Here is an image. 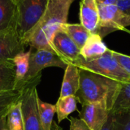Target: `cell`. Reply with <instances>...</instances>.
Masks as SVG:
<instances>
[{"label":"cell","mask_w":130,"mask_h":130,"mask_svg":"<svg viewBox=\"0 0 130 130\" xmlns=\"http://www.w3.org/2000/svg\"><path fill=\"white\" fill-rule=\"evenodd\" d=\"M75 0H50L47 8L30 33L24 38V44L31 48L53 51L50 41L56 31L67 23L70 6ZM54 52V51H53Z\"/></svg>","instance_id":"cell-1"},{"label":"cell","mask_w":130,"mask_h":130,"mask_svg":"<svg viewBox=\"0 0 130 130\" xmlns=\"http://www.w3.org/2000/svg\"><path fill=\"white\" fill-rule=\"evenodd\" d=\"M79 89L75 94L78 103H99L111 112L122 83L83 69H79Z\"/></svg>","instance_id":"cell-2"},{"label":"cell","mask_w":130,"mask_h":130,"mask_svg":"<svg viewBox=\"0 0 130 130\" xmlns=\"http://www.w3.org/2000/svg\"><path fill=\"white\" fill-rule=\"evenodd\" d=\"M112 50L108 49L103 55L91 61L80 57L72 64L79 69L91 71L120 83L130 81V74L126 72L114 58Z\"/></svg>","instance_id":"cell-3"},{"label":"cell","mask_w":130,"mask_h":130,"mask_svg":"<svg viewBox=\"0 0 130 130\" xmlns=\"http://www.w3.org/2000/svg\"><path fill=\"white\" fill-rule=\"evenodd\" d=\"M41 77L42 74L30 80L21 82L24 84L23 93L20 100L24 130H43L40 119L37 103L39 97L37 92V86L40 82Z\"/></svg>","instance_id":"cell-4"},{"label":"cell","mask_w":130,"mask_h":130,"mask_svg":"<svg viewBox=\"0 0 130 130\" xmlns=\"http://www.w3.org/2000/svg\"><path fill=\"white\" fill-rule=\"evenodd\" d=\"M50 0H20L17 2L16 31L23 41L45 13Z\"/></svg>","instance_id":"cell-5"},{"label":"cell","mask_w":130,"mask_h":130,"mask_svg":"<svg viewBox=\"0 0 130 130\" xmlns=\"http://www.w3.org/2000/svg\"><path fill=\"white\" fill-rule=\"evenodd\" d=\"M67 65L68 64L60 58L55 52L46 49H37L31 53L29 69L23 80H28L41 74L42 70L45 68L56 67L66 69Z\"/></svg>","instance_id":"cell-6"},{"label":"cell","mask_w":130,"mask_h":130,"mask_svg":"<svg viewBox=\"0 0 130 130\" xmlns=\"http://www.w3.org/2000/svg\"><path fill=\"white\" fill-rule=\"evenodd\" d=\"M99 11V26L98 34L102 38L117 30H123V19L126 15L122 12L118 7L114 5H98Z\"/></svg>","instance_id":"cell-7"},{"label":"cell","mask_w":130,"mask_h":130,"mask_svg":"<svg viewBox=\"0 0 130 130\" xmlns=\"http://www.w3.org/2000/svg\"><path fill=\"white\" fill-rule=\"evenodd\" d=\"M53 51L66 64L72 63L80 57V49L62 29L55 33L50 41Z\"/></svg>","instance_id":"cell-8"},{"label":"cell","mask_w":130,"mask_h":130,"mask_svg":"<svg viewBox=\"0 0 130 130\" xmlns=\"http://www.w3.org/2000/svg\"><path fill=\"white\" fill-rule=\"evenodd\" d=\"M110 111L99 103H87L82 105L79 119L83 120L91 130H101L107 123Z\"/></svg>","instance_id":"cell-9"},{"label":"cell","mask_w":130,"mask_h":130,"mask_svg":"<svg viewBox=\"0 0 130 130\" xmlns=\"http://www.w3.org/2000/svg\"><path fill=\"white\" fill-rule=\"evenodd\" d=\"M25 47L16 28L0 33V62L13 61L18 54L24 51Z\"/></svg>","instance_id":"cell-10"},{"label":"cell","mask_w":130,"mask_h":130,"mask_svg":"<svg viewBox=\"0 0 130 130\" xmlns=\"http://www.w3.org/2000/svg\"><path fill=\"white\" fill-rule=\"evenodd\" d=\"M80 21L91 34H97L99 26V11L96 0H82L80 2Z\"/></svg>","instance_id":"cell-11"},{"label":"cell","mask_w":130,"mask_h":130,"mask_svg":"<svg viewBox=\"0 0 130 130\" xmlns=\"http://www.w3.org/2000/svg\"><path fill=\"white\" fill-rule=\"evenodd\" d=\"M17 2L14 0H0V33L16 28Z\"/></svg>","instance_id":"cell-12"},{"label":"cell","mask_w":130,"mask_h":130,"mask_svg":"<svg viewBox=\"0 0 130 130\" xmlns=\"http://www.w3.org/2000/svg\"><path fill=\"white\" fill-rule=\"evenodd\" d=\"M80 74L79 69L72 63H69L65 69V74L62 84L59 97L75 96L79 89Z\"/></svg>","instance_id":"cell-13"},{"label":"cell","mask_w":130,"mask_h":130,"mask_svg":"<svg viewBox=\"0 0 130 130\" xmlns=\"http://www.w3.org/2000/svg\"><path fill=\"white\" fill-rule=\"evenodd\" d=\"M109 48L98 34H91L80 50V55L85 61H91L103 55Z\"/></svg>","instance_id":"cell-14"},{"label":"cell","mask_w":130,"mask_h":130,"mask_svg":"<svg viewBox=\"0 0 130 130\" xmlns=\"http://www.w3.org/2000/svg\"><path fill=\"white\" fill-rule=\"evenodd\" d=\"M24 84L20 83L16 88L0 93V119L7 116L11 108L18 103L23 93Z\"/></svg>","instance_id":"cell-15"},{"label":"cell","mask_w":130,"mask_h":130,"mask_svg":"<svg viewBox=\"0 0 130 130\" xmlns=\"http://www.w3.org/2000/svg\"><path fill=\"white\" fill-rule=\"evenodd\" d=\"M16 87L15 67L13 61L0 62V93Z\"/></svg>","instance_id":"cell-16"},{"label":"cell","mask_w":130,"mask_h":130,"mask_svg":"<svg viewBox=\"0 0 130 130\" xmlns=\"http://www.w3.org/2000/svg\"><path fill=\"white\" fill-rule=\"evenodd\" d=\"M61 29L69 35V37L75 42L80 50L91 34V33L81 24L66 23L62 25Z\"/></svg>","instance_id":"cell-17"},{"label":"cell","mask_w":130,"mask_h":130,"mask_svg":"<svg viewBox=\"0 0 130 130\" xmlns=\"http://www.w3.org/2000/svg\"><path fill=\"white\" fill-rule=\"evenodd\" d=\"M78 103V101L75 96H67L59 98L56 104L59 123H61L63 120L67 119L71 113L77 110Z\"/></svg>","instance_id":"cell-18"},{"label":"cell","mask_w":130,"mask_h":130,"mask_svg":"<svg viewBox=\"0 0 130 130\" xmlns=\"http://www.w3.org/2000/svg\"><path fill=\"white\" fill-rule=\"evenodd\" d=\"M31 53H32V48H30L27 52L23 51L18 54L13 59V63L15 67L16 85L21 83L24 79L25 76L27 74Z\"/></svg>","instance_id":"cell-19"},{"label":"cell","mask_w":130,"mask_h":130,"mask_svg":"<svg viewBox=\"0 0 130 130\" xmlns=\"http://www.w3.org/2000/svg\"><path fill=\"white\" fill-rule=\"evenodd\" d=\"M38 109L41 126L43 130H51L53 125V118L56 113V105H53L42 101L39 97L37 99Z\"/></svg>","instance_id":"cell-20"},{"label":"cell","mask_w":130,"mask_h":130,"mask_svg":"<svg viewBox=\"0 0 130 130\" xmlns=\"http://www.w3.org/2000/svg\"><path fill=\"white\" fill-rule=\"evenodd\" d=\"M130 109V81L122 83L111 113Z\"/></svg>","instance_id":"cell-21"},{"label":"cell","mask_w":130,"mask_h":130,"mask_svg":"<svg viewBox=\"0 0 130 130\" xmlns=\"http://www.w3.org/2000/svg\"><path fill=\"white\" fill-rule=\"evenodd\" d=\"M7 128L8 130H24L20 101L14 104L7 114Z\"/></svg>","instance_id":"cell-22"},{"label":"cell","mask_w":130,"mask_h":130,"mask_svg":"<svg viewBox=\"0 0 130 130\" xmlns=\"http://www.w3.org/2000/svg\"><path fill=\"white\" fill-rule=\"evenodd\" d=\"M113 113V130H130V109Z\"/></svg>","instance_id":"cell-23"},{"label":"cell","mask_w":130,"mask_h":130,"mask_svg":"<svg viewBox=\"0 0 130 130\" xmlns=\"http://www.w3.org/2000/svg\"><path fill=\"white\" fill-rule=\"evenodd\" d=\"M114 58L119 63V64L123 68V70L130 74V56L116 52L114 51H112Z\"/></svg>","instance_id":"cell-24"},{"label":"cell","mask_w":130,"mask_h":130,"mask_svg":"<svg viewBox=\"0 0 130 130\" xmlns=\"http://www.w3.org/2000/svg\"><path fill=\"white\" fill-rule=\"evenodd\" d=\"M69 120L70 122L69 130H91L83 120L79 118L71 117Z\"/></svg>","instance_id":"cell-25"},{"label":"cell","mask_w":130,"mask_h":130,"mask_svg":"<svg viewBox=\"0 0 130 130\" xmlns=\"http://www.w3.org/2000/svg\"><path fill=\"white\" fill-rule=\"evenodd\" d=\"M116 5L122 12L130 16V0H118Z\"/></svg>","instance_id":"cell-26"},{"label":"cell","mask_w":130,"mask_h":130,"mask_svg":"<svg viewBox=\"0 0 130 130\" xmlns=\"http://www.w3.org/2000/svg\"><path fill=\"white\" fill-rule=\"evenodd\" d=\"M101 130H113V113L110 112L108 120Z\"/></svg>","instance_id":"cell-27"},{"label":"cell","mask_w":130,"mask_h":130,"mask_svg":"<svg viewBox=\"0 0 130 130\" xmlns=\"http://www.w3.org/2000/svg\"><path fill=\"white\" fill-rule=\"evenodd\" d=\"M118 0H96L98 5H114Z\"/></svg>","instance_id":"cell-28"},{"label":"cell","mask_w":130,"mask_h":130,"mask_svg":"<svg viewBox=\"0 0 130 130\" xmlns=\"http://www.w3.org/2000/svg\"><path fill=\"white\" fill-rule=\"evenodd\" d=\"M0 130H8L7 128V116L0 119Z\"/></svg>","instance_id":"cell-29"},{"label":"cell","mask_w":130,"mask_h":130,"mask_svg":"<svg viewBox=\"0 0 130 130\" xmlns=\"http://www.w3.org/2000/svg\"><path fill=\"white\" fill-rule=\"evenodd\" d=\"M123 27L126 28V26H129L130 25V16L129 15H126L125 16L124 19H123Z\"/></svg>","instance_id":"cell-30"},{"label":"cell","mask_w":130,"mask_h":130,"mask_svg":"<svg viewBox=\"0 0 130 130\" xmlns=\"http://www.w3.org/2000/svg\"><path fill=\"white\" fill-rule=\"evenodd\" d=\"M122 31H126V32L129 33V34H130V30H129V29H127L126 28H123Z\"/></svg>","instance_id":"cell-31"},{"label":"cell","mask_w":130,"mask_h":130,"mask_svg":"<svg viewBox=\"0 0 130 130\" xmlns=\"http://www.w3.org/2000/svg\"><path fill=\"white\" fill-rule=\"evenodd\" d=\"M14 1H15L16 2H18V1H20V0H14Z\"/></svg>","instance_id":"cell-32"}]
</instances>
